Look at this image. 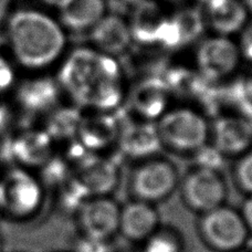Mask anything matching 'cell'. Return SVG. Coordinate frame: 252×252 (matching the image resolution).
I'll list each match as a JSON object with an SVG mask.
<instances>
[{
	"label": "cell",
	"mask_w": 252,
	"mask_h": 252,
	"mask_svg": "<svg viewBox=\"0 0 252 252\" xmlns=\"http://www.w3.org/2000/svg\"><path fill=\"white\" fill-rule=\"evenodd\" d=\"M52 156V139L46 130H29L4 141L0 157L18 167H41Z\"/></svg>",
	"instance_id": "cell-9"
},
{
	"label": "cell",
	"mask_w": 252,
	"mask_h": 252,
	"mask_svg": "<svg viewBox=\"0 0 252 252\" xmlns=\"http://www.w3.org/2000/svg\"><path fill=\"white\" fill-rule=\"evenodd\" d=\"M58 7L63 24L70 29L82 30L101 20L104 2L103 0H62Z\"/></svg>",
	"instance_id": "cell-19"
},
{
	"label": "cell",
	"mask_w": 252,
	"mask_h": 252,
	"mask_svg": "<svg viewBox=\"0 0 252 252\" xmlns=\"http://www.w3.org/2000/svg\"><path fill=\"white\" fill-rule=\"evenodd\" d=\"M198 65L204 78L216 80L235 69L238 51L235 44L227 39L216 38L206 41L198 51Z\"/></svg>",
	"instance_id": "cell-12"
},
{
	"label": "cell",
	"mask_w": 252,
	"mask_h": 252,
	"mask_svg": "<svg viewBox=\"0 0 252 252\" xmlns=\"http://www.w3.org/2000/svg\"><path fill=\"white\" fill-rule=\"evenodd\" d=\"M252 145V125L242 118L226 116L214 126V146L228 156H242Z\"/></svg>",
	"instance_id": "cell-13"
},
{
	"label": "cell",
	"mask_w": 252,
	"mask_h": 252,
	"mask_svg": "<svg viewBox=\"0 0 252 252\" xmlns=\"http://www.w3.org/2000/svg\"><path fill=\"white\" fill-rule=\"evenodd\" d=\"M161 142L158 129L151 123L127 125L120 135V147L129 158L148 159L159 152Z\"/></svg>",
	"instance_id": "cell-14"
},
{
	"label": "cell",
	"mask_w": 252,
	"mask_h": 252,
	"mask_svg": "<svg viewBox=\"0 0 252 252\" xmlns=\"http://www.w3.org/2000/svg\"><path fill=\"white\" fill-rule=\"evenodd\" d=\"M161 142L174 151L195 153L207 144L208 127L200 115L177 110L164 115L157 126Z\"/></svg>",
	"instance_id": "cell-6"
},
{
	"label": "cell",
	"mask_w": 252,
	"mask_h": 252,
	"mask_svg": "<svg viewBox=\"0 0 252 252\" xmlns=\"http://www.w3.org/2000/svg\"><path fill=\"white\" fill-rule=\"evenodd\" d=\"M159 7L150 0L139 1L134 8L129 32L135 40L143 43L158 41V37L165 22Z\"/></svg>",
	"instance_id": "cell-18"
},
{
	"label": "cell",
	"mask_w": 252,
	"mask_h": 252,
	"mask_svg": "<svg viewBox=\"0 0 252 252\" xmlns=\"http://www.w3.org/2000/svg\"><path fill=\"white\" fill-rule=\"evenodd\" d=\"M181 190L188 208L201 215L224 205L228 193L221 174L198 167L184 178Z\"/></svg>",
	"instance_id": "cell-7"
},
{
	"label": "cell",
	"mask_w": 252,
	"mask_h": 252,
	"mask_svg": "<svg viewBox=\"0 0 252 252\" xmlns=\"http://www.w3.org/2000/svg\"><path fill=\"white\" fill-rule=\"evenodd\" d=\"M8 38L16 59L30 69L50 64L65 42L60 26L37 10L13 13L9 19Z\"/></svg>",
	"instance_id": "cell-1"
},
{
	"label": "cell",
	"mask_w": 252,
	"mask_h": 252,
	"mask_svg": "<svg viewBox=\"0 0 252 252\" xmlns=\"http://www.w3.org/2000/svg\"><path fill=\"white\" fill-rule=\"evenodd\" d=\"M249 88H250V91L252 93V79L249 81Z\"/></svg>",
	"instance_id": "cell-38"
},
{
	"label": "cell",
	"mask_w": 252,
	"mask_h": 252,
	"mask_svg": "<svg viewBox=\"0 0 252 252\" xmlns=\"http://www.w3.org/2000/svg\"><path fill=\"white\" fill-rule=\"evenodd\" d=\"M15 81V72L9 62L0 57V92H3L11 87Z\"/></svg>",
	"instance_id": "cell-31"
},
{
	"label": "cell",
	"mask_w": 252,
	"mask_h": 252,
	"mask_svg": "<svg viewBox=\"0 0 252 252\" xmlns=\"http://www.w3.org/2000/svg\"><path fill=\"white\" fill-rule=\"evenodd\" d=\"M9 6H10V0H0V22L6 18Z\"/></svg>",
	"instance_id": "cell-35"
},
{
	"label": "cell",
	"mask_w": 252,
	"mask_h": 252,
	"mask_svg": "<svg viewBox=\"0 0 252 252\" xmlns=\"http://www.w3.org/2000/svg\"><path fill=\"white\" fill-rule=\"evenodd\" d=\"M247 2H248V4L250 6V8L252 9V0H247Z\"/></svg>",
	"instance_id": "cell-39"
},
{
	"label": "cell",
	"mask_w": 252,
	"mask_h": 252,
	"mask_svg": "<svg viewBox=\"0 0 252 252\" xmlns=\"http://www.w3.org/2000/svg\"><path fill=\"white\" fill-rule=\"evenodd\" d=\"M178 186V172L170 161L148 158L130 175L129 188L134 199L156 204L172 195Z\"/></svg>",
	"instance_id": "cell-5"
},
{
	"label": "cell",
	"mask_w": 252,
	"mask_h": 252,
	"mask_svg": "<svg viewBox=\"0 0 252 252\" xmlns=\"http://www.w3.org/2000/svg\"><path fill=\"white\" fill-rule=\"evenodd\" d=\"M60 188V205L66 213L78 214L81 207L92 197L88 189L75 176L67 179Z\"/></svg>",
	"instance_id": "cell-24"
},
{
	"label": "cell",
	"mask_w": 252,
	"mask_h": 252,
	"mask_svg": "<svg viewBox=\"0 0 252 252\" xmlns=\"http://www.w3.org/2000/svg\"><path fill=\"white\" fill-rule=\"evenodd\" d=\"M9 123H10V111L6 104L0 102V132H2Z\"/></svg>",
	"instance_id": "cell-34"
},
{
	"label": "cell",
	"mask_w": 252,
	"mask_h": 252,
	"mask_svg": "<svg viewBox=\"0 0 252 252\" xmlns=\"http://www.w3.org/2000/svg\"><path fill=\"white\" fill-rule=\"evenodd\" d=\"M118 123L110 115L82 119L78 130L80 143L90 152L102 150L118 137Z\"/></svg>",
	"instance_id": "cell-17"
},
{
	"label": "cell",
	"mask_w": 252,
	"mask_h": 252,
	"mask_svg": "<svg viewBox=\"0 0 252 252\" xmlns=\"http://www.w3.org/2000/svg\"><path fill=\"white\" fill-rule=\"evenodd\" d=\"M102 75L119 78L116 62L88 49H79L63 63L59 80L62 87L73 96L74 100L82 104L89 89Z\"/></svg>",
	"instance_id": "cell-2"
},
{
	"label": "cell",
	"mask_w": 252,
	"mask_h": 252,
	"mask_svg": "<svg viewBox=\"0 0 252 252\" xmlns=\"http://www.w3.org/2000/svg\"><path fill=\"white\" fill-rule=\"evenodd\" d=\"M240 214L242 216V218H244L249 231H252V195L245 200L244 205H242V208L240 210Z\"/></svg>",
	"instance_id": "cell-33"
},
{
	"label": "cell",
	"mask_w": 252,
	"mask_h": 252,
	"mask_svg": "<svg viewBox=\"0 0 252 252\" xmlns=\"http://www.w3.org/2000/svg\"><path fill=\"white\" fill-rule=\"evenodd\" d=\"M48 3H51V4H56V6H59L61 3L62 0H46Z\"/></svg>",
	"instance_id": "cell-36"
},
{
	"label": "cell",
	"mask_w": 252,
	"mask_h": 252,
	"mask_svg": "<svg viewBox=\"0 0 252 252\" xmlns=\"http://www.w3.org/2000/svg\"><path fill=\"white\" fill-rule=\"evenodd\" d=\"M199 233L213 250L233 252L241 250L248 241L249 229L240 211L222 205L201 215Z\"/></svg>",
	"instance_id": "cell-3"
},
{
	"label": "cell",
	"mask_w": 252,
	"mask_h": 252,
	"mask_svg": "<svg viewBox=\"0 0 252 252\" xmlns=\"http://www.w3.org/2000/svg\"><path fill=\"white\" fill-rule=\"evenodd\" d=\"M172 20L178 30L182 46L195 40L204 28L200 13L195 9H186L178 12Z\"/></svg>",
	"instance_id": "cell-26"
},
{
	"label": "cell",
	"mask_w": 252,
	"mask_h": 252,
	"mask_svg": "<svg viewBox=\"0 0 252 252\" xmlns=\"http://www.w3.org/2000/svg\"><path fill=\"white\" fill-rule=\"evenodd\" d=\"M142 252H183L184 244L181 236L169 228H161L144 241Z\"/></svg>",
	"instance_id": "cell-25"
},
{
	"label": "cell",
	"mask_w": 252,
	"mask_h": 252,
	"mask_svg": "<svg viewBox=\"0 0 252 252\" xmlns=\"http://www.w3.org/2000/svg\"><path fill=\"white\" fill-rule=\"evenodd\" d=\"M233 252H245V251H241V250H238V251H233Z\"/></svg>",
	"instance_id": "cell-41"
},
{
	"label": "cell",
	"mask_w": 252,
	"mask_h": 252,
	"mask_svg": "<svg viewBox=\"0 0 252 252\" xmlns=\"http://www.w3.org/2000/svg\"><path fill=\"white\" fill-rule=\"evenodd\" d=\"M141 252H142V251H141Z\"/></svg>",
	"instance_id": "cell-43"
},
{
	"label": "cell",
	"mask_w": 252,
	"mask_h": 252,
	"mask_svg": "<svg viewBox=\"0 0 252 252\" xmlns=\"http://www.w3.org/2000/svg\"><path fill=\"white\" fill-rule=\"evenodd\" d=\"M121 100V89L119 78L102 75L96 80L88 93L85 94L82 104L93 105L98 109L109 110L119 104Z\"/></svg>",
	"instance_id": "cell-22"
},
{
	"label": "cell",
	"mask_w": 252,
	"mask_h": 252,
	"mask_svg": "<svg viewBox=\"0 0 252 252\" xmlns=\"http://www.w3.org/2000/svg\"><path fill=\"white\" fill-rule=\"evenodd\" d=\"M236 182L242 190L252 195V152L240 156L235 168Z\"/></svg>",
	"instance_id": "cell-29"
},
{
	"label": "cell",
	"mask_w": 252,
	"mask_h": 252,
	"mask_svg": "<svg viewBox=\"0 0 252 252\" xmlns=\"http://www.w3.org/2000/svg\"><path fill=\"white\" fill-rule=\"evenodd\" d=\"M168 87L159 78H148L134 88L130 103L134 110L147 119L160 115L167 102Z\"/></svg>",
	"instance_id": "cell-16"
},
{
	"label": "cell",
	"mask_w": 252,
	"mask_h": 252,
	"mask_svg": "<svg viewBox=\"0 0 252 252\" xmlns=\"http://www.w3.org/2000/svg\"><path fill=\"white\" fill-rule=\"evenodd\" d=\"M109 241L82 235L76 241L75 252H113Z\"/></svg>",
	"instance_id": "cell-30"
},
{
	"label": "cell",
	"mask_w": 252,
	"mask_h": 252,
	"mask_svg": "<svg viewBox=\"0 0 252 252\" xmlns=\"http://www.w3.org/2000/svg\"><path fill=\"white\" fill-rule=\"evenodd\" d=\"M250 246H251V247H250V252H252V242H251Z\"/></svg>",
	"instance_id": "cell-40"
},
{
	"label": "cell",
	"mask_w": 252,
	"mask_h": 252,
	"mask_svg": "<svg viewBox=\"0 0 252 252\" xmlns=\"http://www.w3.org/2000/svg\"><path fill=\"white\" fill-rule=\"evenodd\" d=\"M196 167L219 172L224 164V156L221 152L217 150L214 145H204L195 153Z\"/></svg>",
	"instance_id": "cell-28"
},
{
	"label": "cell",
	"mask_w": 252,
	"mask_h": 252,
	"mask_svg": "<svg viewBox=\"0 0 252 252\" xmlns=\"http://www.w3.org/2000/svg\"><path fill=\"white\" fill-rule=\"evenodd\" d=\"M241 47L245 56L248 58V59L252 60V27L247 29L244 34H242Z\"/></svg>",
	"instance_id": "cell-32"
},
{
	"label": "cell",
	"mask_w": 252,
	"mask_h": 252,
	"mask_svg": "<svg viewBox=\"0 0 252 252\" xmlns=\"http://www.w3.org/2000/svg\"><path fill=\"white\" fill-rule=\"evenodd\" d=\"M0 249H1V241H0Z\"/></svg>",
	"instance_id": "cell-42"
},
{
	"label": "cell",
	"mask_w": 252,
	"mask_h": 252,
	"mask_svg": "<svg viewBox=\"0 0 252 252\" xmlns=\"http://www.w3.org/2000/svg\"><path fill=\"white\" fill-rule=\"evenodd\" d=\"M208 13L215 29L222 33L235 32L246 20V10L238 0H209Z\"/></svg>",
	"instance_id": "cell-21"
},
{
	"label": "cell",
	"mask_w": 252,
	"mask_h": 252,
	"mask_svg": "<svg viewBox=\"0 0 252 252\" xmlns=\"http://www.w3.org/2000/svg\"><path fill=\"white\" fill-rule=\"evenodd\" d=\"M92 39L102 50L119 53L128 46L130 32L122 19L110 16L97 22L93 29Z\"/></svg>",
	"instance_id": "cell-20"
},
{
	"label": "cell",
	"mask_w": 252,
	"mask_h": 252,
	"mask_svg": "<svg viewBox=\"0 0 252 252\" xmlns=\"http://www.w3.org/2000/svg\"><path fill=\"white\" fill-rule=\"evenodd\" d=\"M74 176L88 189L90 195L110 196L119 185V167L105 157L90 155L76 166Z\"/></svg>",
	"instance_id": "cell-11"
},
{
	"label": "cell",
	"mask_w": 252,
	"mask_h": 252,
	"mask_svg": "<svg viewBox=\"0 0 252 252\" xmlns=\"http://www.w3.org/2000/svg\"><path fill=\"white\" fill-rule=\"evenodd\" d=\"M82 116L74 109H62L56 111L49 120L46 132L52 141L66 139L78 134Z\"/></svg>",
	"instance_id": "cell-23"
},
{
	"label": "cell",
	"mask_w": 252,
	"mask_h": 252,
	"mask_svg": "<svg viewBox=\"0 0 252 252\" xmlns=\"http://www.w3.org/2000/svg\"><path fill=\"white\" fill-rule=\"evenodd\" d=\"M121 207L110 196H93L78 211L82 235L110 240L119 232Z\"/></svg>",
	"instance_id": "cell-8"
},
{
	"label": "cell",
	"mask_w": 252,
	"mask_h": 252,
	"mask_svg": "<svg viewBox=\"0 0 252 252\" xmlns=\"http://www.w3.org/2000/svg\"><path fill=\"white\" fill-rule=\"evenodd\" d=\"M59 97V89L50 78L27 80L20 84L17 101L28 113L38 114L50 110Z\"/></svg>",
	"instance_id": "cell-15"
},
{
	"label": "cell",
	"mask_w": 252,
	"mask_h": 252,
	"mask_svg": "<svg viewBox=\"0 0 252 252\" xmlns=\"http://www.w3.org/2000/svg\"><path fill=\"white\" fill-rule=\"evenodd\" d=\"M159 221L154 205L134 199L121 207L119 232L129 241L144 242L158 230Z\"/></svg>",
	"instance_id": "cell-10"
},
{
	"label": "cell",
	"mask_w": 252,
	"mask_h": 252,
	"mask_svg": "<svg viewBox=\"0 0 252 252\" xmlns=\"http://www.w3.org/2000/svg\"><path fill=\"white\" fill-rule=\"evenodd\" d=\"M2 42H3V38H2V35H1V33H0V47H1V44H2Z\"/></svg>",
	"instance_id": "cell-37"
},
{
	"label": "cell",
	"mask_w": 252,
	"mask_h": 252,
	"mask_svg": "<svg viewBox=\"0 0 252 252\" xmlns=\"http://www.w3.org/2000/svg\"><path fill=\"white\" fill-rule=\"evenodd\" d=\"M42 184L25 168L12 167L0 177V210L13 218L33 215L42 204Z\"/></svg>",
	"instance_id": "cell-4"
},
{
	"label": "cell",
	"mask_w": 252,
	"mask_h": 252,
	"mask_svg": "<svg viewBox=\"0 0 252 252\" xmlns=\"http://www.w3.org/2000/svg\"><path fill=\"white\" fill-rule=\"evenodd\" d=\"M40 168H41L42 183L47 186L61 187L67 179L73 176L71 175L70 164L65 159L57 156H51Z\"/></svg>",
	"instance_id": "cell-27"
}]
</instances>
